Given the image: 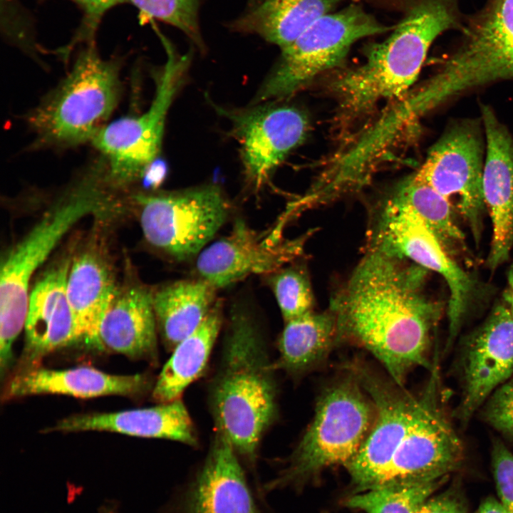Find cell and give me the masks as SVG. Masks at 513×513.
Returning <instances> with one entry per match:
<instances>
[{"label":"cell","mask_w":513,"mask_h":513,"mask_svg":"<svg viewBox=\"0 0 513 513\" xmlns=\"http://www.w3.org/2000/svg\"><path fill=\"white\" fill-rule=\"evenodd\" d=\"M113 189L101 172L90 167L78 183L12 247L0 272V367L1 377L13 360V344L24 328L29 284L63 237L80 219L115 207Z\"/></svg>","instance_id":"4"},{"label":"cell","mask_w":513,"mask_h":513,"mask_svg":"<svg viewBox=\"0 0 513 513\" xmlns=\"http://www.w3.org/2000/svg\"><path fill=\"white\" fill-rule=\"evenodd\" d=\"M71 258L50 267L30 293L24 326L26 345L18 371L39 366L41 359L81 339L67 294Z\"/></svg>","instance_id":"17"},{"label":"cell","mask_w":513,"mask_h":513,"mask_svg":"<svg viewBox=\"0 0 513 513\" xmlns=\"http://www.w3.org/2000/svg\"><path fill=\"white\" fill-rule=\"evenodd\" d=\"M428 271L368 249L331 302L338 342L369 351L400 385L412 369L432 366L431 339L442 306L423 291Z\"/></svg>","instance_id":"1"},{"label":"cell","mask_w":513,"mask_h":513,"mask_svg":"<svg viewBox=\"0 0 513 513\" xmlns=\"http://www.w3.org/2000/svg\"><path fill=\"white\" fill-rule=\"evenodd\" d=\"M456 21L454 0H415L391 34L370 45L365 61L333 83L343 119L352 120L383 100L406 94L434 40Z\"/></svg>","instance_id":"3"},{"label":"cell","mask_w":513,"mask_h":513,"mask_svg":"<svg viewBox=\"0 0 513 513\" xmlns=\"http://www.w3.org/2000/svg\"><path fill=\"white\" fill-rule=\"evenodd\" d=\"M445 479L372 489L355 493L343 503L366 513H417Z\"/></svg>","instance_id":"29"},{"label":"cell","mask_w":513,"mask_h":513,"mask_svg":"<svg viewBox=\"0 0 513 513\" xmlns=\"http://www.w3.org/2000/svg\"><path fill=\"white\" fill-rule=\"evenodd\" d=\"M142 14L182 31L199 47H203L199 26V0H125Z\"/></svg>","instance_id":"31"},{"label":"cell","mask_w":513,"mask_h":513,"mask_svg":"<svg viewBox=\"0 0 513 513\" xmlns=\"http://www.w3.org/2000/svg\"><path fill=\"white\" fill-rule=\"evenodd\" d=\"M157 333L153 292L138 284L118 286L100 323L95 347L155 360Z\"/></svg>","instance_id":"22"},{"label":"cell","mask_w":513,"mask_h":513,"mask_svg":"<svg viewBox=\"0 0 513 513\" xmlns=\"http://www.w3.org/2000/svg\"><path fill=\"white\" fill-rule=\"evenodd\" d=\"M463 497L456 489H448L429 497L417 513H467Z\"/></svg>","instance_id":"35"},{"label":"cell","mask_w":513,"mask_h":513,"mask_svg":"<svg viewBox=\"0 0 513 513\" xmlns=\"http://www.w3.org/2000/svg\"><path fill=\"white\" fill-rule=\"evenodd\" d=\"M463 393L457 410L467 423L513 374V307L503 301L468 337L462 356Z\"/></svg>","instance_id":"15"},{"label":"cell","mask_w":513,"mask_h":513,"mask_svg":"<svg viewBox=\"0 0 513 513\" xmlns=\"http://www.w3.org/2000/svg\"><path fill=\"white\" fill-rule=\"evenodd\" d=\"M391 29L357 2L323 16L281 49L279 63L255 101L279 100L296 93L341 63L356 42Z\"/></svg>","instance_id":"7"},{"label":"cell","mask_w":513,"mask_h":513,"mask_svg":"<svg viewBox=\"0 0 513 513\" xmlns=\"http://www.w3.org/2000/svg\"><path fill=\"white\" fill-rule=\"evenodd\" d=\"M133 200L147 242L180 261L198 255L205 248L230 209L228 200L215 185L138 194Z\"/></svg>","instance_id":"9"},{"label":"cell","mask_w":513,"mask_h":513,"mask_svg":"<svg viewBox=\"0 0 513 513\" xmlns=\"http://www.w3.org/2000/svg\"><path fill=\"white\" fill-rule=\"evenodd\" d=\"M274 273L270 285L285 321L314 311L311 282L302 266H291Z\"/></svg>","instance_id":"30"},{"label":"cell","mask_w":513,"mask_h":513,"mask_svg":"<svg viewBox=\"0 0 513 513\" xmlns=\"http://www.w3.org/2000/svg\"><path fill=\"white\" fill-rule=\"evenodd\" d=\"M375 415L372 399L349 370L320 395L313 420L288 465L268 487L302 486L330 467H346L368 436Z\"/></svg>","instance_id":"6"},{"label":"cell","mask_w":513,"mask_h":513,"mask_svg":"<svg viewBox=\"0 0 513 513\" xmlns=\"http://www.w3.org/2000/svg\"><path fill=\"white\" fill-rule=\"evenodd\" d=\"M223 323L222 303L216 301L199 327L181 341L162 367L152 395L158 403L181 398L205 369Z\"/></svg>","instance_id":"24"},{"label":"cell","mask_w":513,"mask_h":513,"mask_svg":"<svg viewBox=\"0 0 513 513\" xmlns=\"http://www.w3.org/2000/svg\"><path fill=\"white\" fill-rule=\"evenodd\" d=\"M359 0H261L234 24V28L257 34L281 49L343 3Z\"/></svg>","instance_id":"25"},{"label":"cell","mask_w":513,"mask_h":513,"mask_svg":"<svg viewBox=\"0 0 513 513\" xmlns=\"http://www.w3.org/2000/svg\"><path fill=\"white\" fill-rule=\"evenodd\" d=\"M275 370L256 318L244 305H233L208 400L215 429L250 462L277 416Z\"/></svg>","instance_id":"2"},{"label":"cell","mask_w":513,"mask_h":513,"mask_svg":"<svg viewBox=\"0 0 513 513\" xmlns=\"http://www.w3.org/2000/svg\"><path fill=\"white\" fill-rule=\"evenodd\" d=\"M162 40L167 58L149 108L104 125L90 142L101 154L108 179L116 189L142 178L158 156L167 112L190 63L189 54H177Z\"/></svg>","instance_id":"8"},{"label":"cell","mask_w":513,"mask_h":513,"mask_svg":"<svg viewBox=\"0 0 513 513\" xmlns=\"http://www.w3.org/2000/svg\"><path fill=\"white\" fill-rule=\"evenodd\" d=\"M482 111L487 140L483 198L492 224L487 264L495 269L513 244V141L491 109L483 106Z\"/></svg>","instance_id":"18"},{"label":"cell","mask_w":513,"mask_h":513,"mask_svg":"<svg viewBox=\"0 0 513 513\" xmlns=\"http://www.w3.org/2000/svg\"><path fill=\"white\" fill-rule=\"evenodd\" d=\"M150 386L142 374L115 375L93 367L54 370L39 366L17 371L8 381L2 400L41 394H61L81 398L104 395L132 396Z\"/></svg>","instance_id":"21"},{"label":"cell","mask_w":513,"mask_h":513,"mask_svg":"<svg viewBox=\"0 0 513 513\" xmlns=\"http://www.w3.org/2000/svg\"><path fill=\"white\" fill-rule=\"evenodd\" d=\"M310 233L273 243L238 219L229 234L204 248L197 255L200 278L219 289L251 274H270L300 256Z\"/></svg>","instance_id":"14"},{"label":"cell","mask_w":513,"mask_h":513,"mask_svg":"<svg viewBox=\"0 0 513 513\" xmlns=\"http://www.w3.org/2000/svg\"><path fill=\"white\" fill-rule=\"evenodd\" d=\"M93 430L166 439L192 447L198 444L193 421L181 398L145 408L75 415L49 429L59 432Z\"/></svg>","instance_id":"20"},{"label":"cell","mask_w":513,"mask_h":513,"mask_svg":"<svg viewBox=\"0 0 513 513\" xmlns=\"http://www.w3.org/2000/svg\"><path fill=\"white\" fill-rule=\"evenodd\" d=\"M393 193L416 212L450 256L454 259L465 249V235L454 222L453 209L437 191L413 174Z\"/></svg>","instance_id":"28"},{"label":"cell","mask_w":513,"mask_h":513,"mask_svg":"<svg viewBox=\"0 0 513 513\" xmlns=\"http://www.w3.org/2000/svg\"><path fill=\"white\" fill-rule=\"evenodd\" d=\"M491 462L499 500L513 513V453L499 440H494Z\"/></svg>","instance_id":"32"},{"label":"cell","mask_w":513,"mask_h":513,"mask_svg":"<svg viewBox=\"0 0 513 513\" xmlns=\"http://www.w3.org/2000/svg\"><path fill=\"white\" fill-rule=\"evenodd\" d=\"M83 12V20L75 43L93 41V36L103 15L112 7L125 0H69Z\"/></svg>","instance_id":"34"},{"label":"cell","mask_w":513,"mask_h":513,"mask_svg":"<svg viewBox=\"0 0 513 513\" xmlns=\"http://www.w3.org/2000/svg\"><path fill=\"white\" fill-rule=\"evenodd\" d=\"M378 217L370 231L369 248L410 259L441 275L450 291L448 338L455 340L475 299V279L447 253L416 212L393 193Z\"/></svg>","instance_id":"10"},{"label":"cell","mask_w":513,"mask_h":513,"mask_svg":"<svg viewBox=\"0 0 513 513\" xmlns=\"http://www.w3.org/2000/svg\"><path fill=\"white\" fill-rule=\"evenodd\" d=\"M337 342L336 318L330 309L285 321L278 340L276 369L301 375L323 362Z\"/></svg>","instance_id":"27"},{"label":"cell","mask_w":513,"mask_h":513,"mask_svg":"<svg viewBox=\"0 0 513 513\" xmlns=\"http://www.w3.org/2000/svg\"><path fill=\"white\" fill-rule=\"evenodd\" d=\"M349 370L372 399L375 410L368 436L346 466L354 492L358 493L368 490L389 466L411 423L418 395L365 364H351Z\"/></svg>","instance_id":"13"},{"label":"cell","mask_w":513,"mask_h":513,"mask_svg":"<svg viewBox=\"0 0 513 513\" xmlns=\"http://www.w3.org/2000/svg\"><path fill=\"white\" fill-rule=\"evenodd\" d=\"M118 286L113 268L98 243L71 259L67 294L81 339L96 346L100 323Z\"/></svg>","instance_id":"23"},{"label":"cell","mask_w":513,"mask_h":513,"mask_svg":"<svg viewBox=\"0 0 513 513\" xmlns=\"http://www.w3.org/2000/svg\"><path fill=\"white\" fill-rule=\"evenodd\" d=\"M483 145L478 127L462 122L433 145L414 173L420 182L443 196L470 227L477 244L482 229Z\"/></svg>","instance_id":"12"},{"label":"cell","mask_w":513,"mask_h":513,"mask_svg":"<svg viewBox=\"0 0 513 513\" xmlns=\"http://www.w3.org/2000/svg\"><path fill=\"white\" fill-rule=\"evenodd\" d=\"M484 415L492 426L513 439V380L503 383L490 395Z\"/></svg>","instance_id":"33"},{"label":"cell","mask_w":513,"mask_h":513,"mask_svg":"<svg viewBox=\"0 0 513 513\" xmlns=\"http://www.w3.org/2000/svg\"><path fill=\"white\" fill-rule=\"evenodd\" d=\"M389 466L369 489L446 478L462 463L464 448L442 401L437 366Z\"/></svg>","instance_id":"11"},{"label":"cell","mask_w":513,"mask_h":513,"mask_svg":"<svg viewBox=\"0 0 513 513\" xmlns=\"http://www.w3.org/2000/svg\"><path fill=\"white\" fill-rule=\"evenodd\" d=\"M221 113L233 122L241 143L247 180L260 188L285 157L305 138L306 116L289 106L261 107L244 112Z\"/></svg>","instance_id":"16"},{"label":"cell","mask_w":513,"mask_h":513,"mask_svg":"<svg viewBox=\"0 0 513 513\" xmlns=\"http://www.w3.org/2000/svg\"><path fill=\"white\" fill-rule=\"evenodd\" d=\"M503 301L513 307V264L507 278V287L504 293Z\"/></svg>","instance_id":"37"},{"label":"cell","mask_w":513,"mask_h":513,"mask_svg":"<svg viewBox=\"0 0 513 513\" xmlns=\"http://www.w3.org/2000/svg\"><path fill=\"white\" fill-rule=\"evenodd\" d=\"M238 456L226 435L215 429L185 513H258Z\"/></svg>","instance_id":"19"},{"label":"cell","mask_w":513,"mask_h":513,"mask_svg":"<svg viewBox=\"0 0 513 513\" xmlns=\"http://www.w3.org/2000/svg\"><path fill=\"white\" fill-rule=\"evenodd\" d=\"M216 289L200 278L175 281L153 292L157 331L167 349L172 351L199 327L216 303Z\"/></svg>","instance_id":"26"},{"label":"cell","mask_w":513,"mask_h":513,"mask_svg":"<svg viewBox=\"0 0 513 513\" xmlns=\"http://www.w3.org/2000/svg\"><path fill=\"white\" fill-rule=\"evenodd\" d=\"M120 71L119 59H104L93 41L86 43L66 78L28 115L33 147L90 142L119 103Z\"/></svg>","instance_id":"5"},{"label":"cell","mask_w":513,"mask_h":513,"mask_svg":"<svg viewBox=\"0 0 513 513\" xmlns=\"http://www.w3.org/2000/svg\"><path fill=\"white\" fill-rule=\"evenodd\" d=\"M475 513H508L499 499L488 497L480 504Z\"/></svg>","instance_id":"36"}]
</instances>
